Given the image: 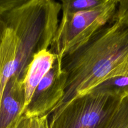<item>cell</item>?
<instances>
[{"instance_id":"1","label":"cell","mask_w":128,"mask_h":128,"mask_svg":"<svg viewBox=\"0 0 128 128\" xmlns=\"http://www.w3.org/2000/svg\"><path fill=\"white\" fill-rule=\"evenodd\" d=\"M61 68L67 76L65 94L48 116L107 80L128 75V25L112 20L85 44L64 56Z\"/></svg>"},{"instance_id":"2","label":"cell","mask_w":128,"mask_h":128,"mask_svg":"<svg viewBox=\"0 0 128 128\" xmlns=\"http://www.w3.org/2000/svg\"><path fill=\"white\" fill-rule=\"evenodd\" d=\"M61 11L60 1L21 0L0 16L15 32L18 50L13 76L23 81L28 67L38 52L48 50L52 44Z\"/></svg>"},{"instance_id":"3","label":"cell","mask_w":128,"mask_h":128,"mask_svg":"<svg viewBox=\"0 0 128 128\" xmlns=\"http://www.w3.org/2000/svg\"><path fill=\"white\" fill-rule=\"evenodd\" d=\"M118 0H103L90 10L61 13L50 52L61 65L63 58L80 48L114 18Z\"/></svg>"},{"instance_id":"4","label":"cell","mask_w":128,"mask_h":128,"mask_svg":"<svg viewBox=\"0 0 128 128\" xmlns=\"http://www.w3.org/2000/svg\"><path fill=\"white\" fill-rule=\"evenodd\" d=\"M120 98L99 85L48 116L49 128H102Z\"/></svg>"},{"instance_id":"5","label":"cell","mask_w":128,"mask_h":128,"mask_svg":"<svg viewBox=\"0 0 128 128\" xmlns=\"http://www.w3.org/2000/svg\"><path fill=\"white\" fill-rule=\"evenodd\" d=\"M67 79L66 73L56 61L36 88L23 114L31 117L48 116L63 97Z\"/></svg>"},{"instance_id":"6","label":"cell","mask_w":128,"mask_h":128,"mask_svg":"<svg viewBox=\"0 0 128 128\" xmlns=\"http://www.w3.org/2000/svg\"><path fill=\"white\" fill-rule=\"evenodd\" d=\"M25 100L23 82L12 76L0 100V128H10L23 114Z\"/></svg>"},{"instance_id":"7","label":"cell","mask_w":128,"mask_h":128,"mask_svg":"<svg viewBox=\"0 0 128 128\" xmlns=\"http://www.w3.org/2000/svg\"><path fill=\"white\" fill-rule=\"evenodd\" d=\"M56 60V56L49 50L40 51L33 56L23 81L25 98L23 113L36 88L45 75L52 68Z\"/></svg>"},{"instance_id":"8","label":"cell","mask_w":128,"mask_h":128,"mask_svg":"<svg viewBox=\"0 0 128 128\" xmlns=\"http://www.w3.org/2000/svg\"><path fill=\"white\" fill-rule=\"evenodd\" d=\"M103 0H63L61 13H74L90 10L100 4Z\"/></svg>"},{"instance_id":"9","label":"cell","mask_w":128,"mask_h":128,"mask_svg":"<svg viewBox=\"0 0 128 128\" xmlns=\"http://www.w3.org/2000/svg\"><path fill=\"white\" fill-rule=\"evenodd\" d=\"M10 128H49L48 116L31 117L23 114Z\"/></svg>"},{"instance_id":"10","label":"cell","mask_w":128,"mask_h":128,"mask_svg":"<svg viewBox=\"0 0 128 128\" xmlns=\"http://www.w3.org/2000/svg\"><path fill=\"white\" fill-rule=\"evenodd\" d=\"M114 20L128 25V0H118V5Z\"/></svg>"},{"instance_id":"11","label":"cell","mask_w":128,"mask_h":128,"mask_svg":"<svg viewBox=\"0 0 128 128\" xmlns=\"http://www.w3.org/2000/svg\"><path fill=\"white\" fill-rule=\"evenodd\" d=\"M21 0H0V16L18 4Z\"/></svg>"}]
</instances>
